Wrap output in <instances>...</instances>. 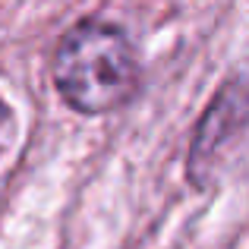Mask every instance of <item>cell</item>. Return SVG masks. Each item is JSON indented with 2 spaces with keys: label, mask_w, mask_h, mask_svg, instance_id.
Segmentation results:
<instances>
[{
  "label": "cell",
  "mask_w": 249,
  "mask_h": 249,
  "mask_svg": "<svg viewBox=\"0 0 249 249\" xmlns=\"http://www.w3.org/2000/svg\"><path fill=\"white\" fill-rule=\"evenodd\" d=\"M13 133H16V123H13V110L0 101V155L6 152V145L13 142Z\"/></svg>",
  "instance_id": "3957f363"
},
{
  "label": "cell",
  "mask_w": 249,
  "mask_h": 249,
  "mask_svg": "<svg viewBox=\"0 0 249 249\" xmlns=\"http://www.w3.org/2000/svg\"><path fill=\"white\" fill-rule=\"evenodd\" d=\"M249 123V82L233 79L214 95V101L208 104V110L202 114L199 129L193 133V145H189V180L205 186L208 174L218 167L221 152L227 148V142Z\"/></svg>",
  "instance_id": "7a4b0ae2"
},
{
  "label": "cell",
  "mask_w": 249,
  "mask_h": 249,
  "mask_svg": "<svg viewBox=\"0 0 249 249\" xmlns=\"http://www.w3.org/2000/svg\"><path fill=\"white\" fill-rule=\"evenodd\" d=\"M142 73L129 38L101 19H82L60 38L54 85L79 114H107L133 101Z\"/></svg>",
  "instance_id": "6da1fadb"
}]
</instances>
